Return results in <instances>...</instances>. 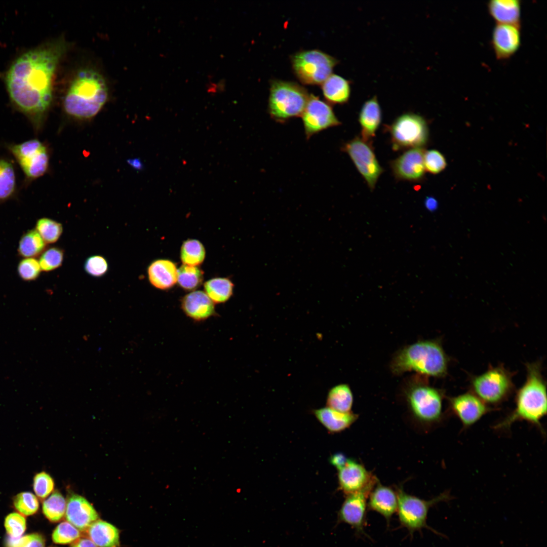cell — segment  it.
<instances>
[{"label":"cell","mask_w":547,"mask_h":547,"mask_svg":"<svg viewBox=\"0 0 547 547\" xmlns=\"http://www.w3.org/2000/svg\"><path fill=\"white\" fill-rule=\"evenodd\" d=\"M68 49L63 38L50 41L20 55L5 73L12 105L36 133L42 129L52 106L56 72Z\"/></svg>","instance_id":"1"},{"label":"cell","mask_w":547,"mask_h":547,"mask_svg":"<svg viewBox=\"0 0 547 547\" xmlns=\"http://www.w3.org/2000/svg\"><path fill=\"white\" fill-rule=\"evenodd\" d=\"M108 88L102 74L92 68L80 69L64 94L63 106L69 115L79 119L95 116L106 103Z\"/></svg>","instance_id":"2"},{"label":"cell","mask_w":547,"mask_h":547,"mask_svg":"<svg viewBox=\"0 0 547 547\" xmlns=\"http://www.w3.org/2000/svg\"><path fill=\"white\" fill-rule=\"evenodd\" d=\"M546 412L545 385L537 370L530 367L527 381L518 393L515 409L495 424L493 428L495 431H506L515 422L526 421L537 428L544 435L541 421Z\"/></svg>","instance_id":"3"},{"label":"cell","mask_w":547,"mask_h":547,"mask_svg":"<svg viewBox=\"0 0 547 547\" xmlns=\"http://www.w3.org/2000/svg\"><path fill=\"white\" fill-rule=\"evenodd\" d=\"M447 361L441 345L435 341L421 340L408 345L398 351L390 363L395 375L413 371L433 377L444 375Z\"/></svg>","instance_id":"4"},{"label":"cell","mask_w":547,"mask_h":547,"mask_svg":"<svg viewBox=\"0 0 547 547\" xmlns=\"http://www.w3.org/2000/svg\"><path fill=\"white\" fill-rule=\"evenodd\" d=\"M309 95L306 89L296 83L272 81L269 91L268 113L273 120L280 123L301 116Z\"/></svg>","instance_id":"5"},{"label":"cell","mask_w":547,"mask_h":547,"mask_svg":"<svg viewBox=\"0 0 547 547\" xmlns=\"http://www.w3.org/2000/svg\"><path fill=\"white\" fill-rule=\"evenodd\" d=\"M405 397L411 415L422 425L434 427L445 418L443 411V396L436 388L415 383L406 389Z\"/></svg>","instance_id":"6"},{"label":"cell","mask_w":547,"mask_h":547,"mask_svg":"<svg viewBox=\"0 0 547 547\" xmlns=\"http://www.w3.org/2000/svg\"><path fill=\"white\" fill-rule=\"evenodd\" d=\"M396 491L399 521L401 526L408 530L410 535L425 528L432 530L438 535H441L427 525L426 520L431 507L440 502L449 501L453 498L449 491H445L428 500L407 493L402 487L397 488Z\"/></svg>","instance_id":"7"},{"label":"cell","mask_w":547,"mask_h":547,"mask_svg":"<svg viewBox=\"0 0 547 547\" xmlns=\"http://www.w3.org/2000/svg\"><path fill=\"white\" fill-rule=\"evenodd\" d=\"M386 127L394 150L422 148L427 144L429 129L422 115L408 112L402 114Z\"/></svg>","instance_id":"8"},{"label":"cell","mask_w":547,"mask_h":547,"mask_svg":"<svg viewBox=\"0 0 547 547\" xmlns=\"http://www.w3.org/2000/svg\"><path fill=\"white\" fill-rule=\"evenodd\" d=\"M294 73L304 85H321L338 64L335 58L319 50L299 51L291 58Z\"/></svg>","instance_id":"9"},{"label":"cell","mask_w":547,"mask_h":547,"mask_svg":"<svg viewBox=\"0 0 547 547\" xmlns=\"http://www.w3.org/2000/svg\"><path fill=\"white\" fill-rule=\"evenodd\" d=\"M7 147L21 168L25 178L32 181L47 172L49 155L45 144L34 139L18 144H9Z\"/></svg>","instance_id":"10"},{"label":"cell","mask_w":547,"mask_h":547,"mask_svg":"<svg viewBox=\"0 0 547 547\" xmlns=\"http://www.w3.org/2000/svg\"><path fill=\"white\" fill-rule=\"evenodd\" d=\"M341 149L349 155L370 190H374L384 170L376 157L372 143L356 136L344 143Z\"/></svg>","instance_id":"11"},{"label":"cell","mask_w":547,"mask_h":547,"mask_svg":"<svg viewBox=\"0 0 547 547\" xmlns=\"http://www.w3.org/2000/svg\"><path fill=\"white\" fill-rule=\"evenodd\" d=\"M378 482L374 476L362 489L346 495L338 512L340 522L348 524L358 534L366 535L364 528L366 523L368 499L369 494Z\"/></svg>","instance_id":"12"},{"label":"cell","mask_w":547,"mask_h":547,"mask_svg":"<svg viewBox=\"0 0 547 547\" xmlns=\"http://www.w3.org/2000/svg\"><path fill=\"white\" fill-rule=\"evenodd\" d=\"M473 387L476 396L485 403L496 405L508 396L511 382L502 370L493 369L475 378Z\"/></svg>","instance_id":"13"},{"label":"cell","mask_w":547,"mask_h":547,"mask_svg":"<svg viewBox=\"0 0 547 547\" xmlns=\"http://www.w3.org/2000/svg\"><path fill=\"white\" fill-rule=\"evenodd\" d=\"M301 116L307 140L322 131L341 125L331 105L313 94H310Z\"/></svg>","instance_id":"14"},{"label":"cell","mask_w":547,"mask_h":547,"mask_svg":"<svg viewBox=\"0 0 547 547\" xmlns=\"http://www.w3.org/2000/svg\"><path fill=\"white\" fill-rule=\"evenodd\" d=\"M449 402V410L460 421L462 429L470 427L491 410L479 397L471 393L451 398Z\"/></svg>","instance_id":"15"},{"label":"cell","mask_w":547,"mask_h":547,"mask_svg":"<svg viewBox=\"0 0 547 547\" xmlns=\"http://www.w3.org/2000/svg\"><path fill=\"white\" fill-rule=\"evenodd\" d=\"M424 148L407 149L390 163L395 178L398 180L421 182L425 177L423 162Z\"/></svg>","instance_id":"16"},{"label":"cell","mask_w":547,"mask_h":547,"mask_svg":"<svg viewBox=\"0 0 547 547\" xmlns=\"http://www.w3.org/2000/svg\"><path fill=\"white\" fill-rule=\"evenodd\" d=\"M521 42L520 26L497 23L494 27L491 45L498 59L505 60L514 55Z\"/></svg>","instance_id":"17"},{"label":"cell","mask_w":547,"mask_h":547,"mask_svg":"<svg viewBox=\"0 0 547 547\" xmlns=\"http://www.w3.org/2000/svg\"><path fill=\"white\" fill-rule=\"evenodd\" d=\"M65 518L80 531L87 530L99 516L93 506L84 497L71 494L66 500Z\"/></svg>","instance_id":"18"},{"label":"cell","mask_w":547,"mask_h":547,"mask_svg":"<svg viewBox=\"0 0 547 547\" xmlns=\"http://www.w3.org/2000/svg\"><path fill=\"white\" fill-rule=\"evenodd\" d=\"M374 476L362 464L350 458L338 470L339 488L346 495L362 489Z\"/></svg>","instance_id":"19"},{"label":"cell","mask_w":547,"mask_h":547,"mask_svg":"<svg viewBox=\"0 0 547 547\" xmlns=\"http://www.w3.org/2000/svg\"><path fill=\"white\" fill-rule=\"evenodd\" d=\"M398 498L396 490L384 486L378 481L371 491L368 499V509L382 516L389 523L397 513Z\"/></svg>","instance_id":"20"},{"label":"cell","mask_w":547,"mask_h":547,"mask_svg":"<svg viewBox=\"0 0 547 547\" xmlns=\"http://www.w3.org/2000/svg\"><path fill=\"white\" fill-rule=\"evenodd\" d=\"M181 308L187 317L197 322L206 320L215 314L214 302L202 291L186 295L182 298Z\"/></svg>","instance_id":"21"},{"label":"cell","mask_w":547,"mask_h":547,"mask_svg":"<svg viewBox=\"0 0 547 547\" xmlns=\"http://www.w3.org/2000/svg\"><path fill=\"white\" fill-rule=\"evenodd\" d=\"M381 120V109L377 97L374 96L364 102L359 114L362 138L373 143V139L380 125Z\"/></svg>","instance_id":"22"},{"label":"cell","mask_w":547,"mask_h":547,"mask_svg":"<svg viewBox=\"0 0 547 547\" xmlns=\"http://www.w3.org/2000/svg\"><path fill=\"white\" fill-rule=\"evenodd\" d=\"M313 413L318 421L332 433L344 431L358 418V415L351 411L341 412L327 407L314 410Z\"/></svg>","instance_id":"23"},{"label":"cell","mask_w":547,"mask_h":547,"mask_svg":"<svg viewBox=\"0 0 547 547\" xmlns=\"http://www.w3.org/2000/svg\"><path fill=\"white\" fill-rule=\"evenodd\" d=\"M147 274L150 283L160 289L170 288L177 281L178 270L175 264L169 260L153 261L148 267Z\"/></svg>","instance_id":"24"},{"label":"cell","mask_w":547,"mask_h":547,"mask_svg":"<svg viewBox=\"0 0 547 547\" xmlns=\"http://www.w3.org/2000/svg\"><path fill=\"white\" fill-rule=\"evenodd\" d=\"M490 16L497 23L520 26L521 2L518 0H492L487 4Z\"/></svg>","instance_id":"25"},{"label":"cell","mask_w":547,"mask_h":547,"mask_svg":"<svg viewBox=\"0 0 547 547\" xmlns=\"http://www.w3.org/2000/svg\"><path fill=\"white\" fill-rule=\"evenodd\" d=\"M321 85L324 96L330 103L343 104L348 101L351 94L350 84L344 77L332 73Z\"/></svg>","instance_id":"26"},{"label":"cell","mask_w":547,"mask_h":547,"mask_svg":"<svg viewBox=\"0 0 547 547\" xmlns=\"http://www.w3.org/2000/svg\"><path fill=\"white\" fill-rule=\"evenodd\" d=\"M90 539L98 547H119V530L111 524L97 520L87 530Z\"/></svg>","instance_id":"27"},{"label":"cell","mask_w":547,"mask_h":547,"mask_svg":"<svg viewBox=\"0 0 547 547\" xmlns=\"http://www.w3.org/2000/svg\"><path fill=\"white\" fill-rule=\"evenodd\" d=\"M15 168L8 159L0 158V203L12 199L17 190Z\"/></svg>","instance_id":"28"},{"label":"cell","mask_w":547,"mask_h":547,"mask_svg":"<svg viewBox=\"0 0 547 547\" xmlns=\"http://www.w3.org/2000/svg\"><path fill=\"white\" fill-rule=\"evenodd\" d=\"M353 404V395L348 384H338L329 391L326 400L327 407L341 412H349Z\"/></svg>","instance_id":"29"},{"label":"cell","mask_w":547,"mask_h":547,"mask_svg":"<svg viewBox=\"0 0 547 547\" xmlns=\"http://www.w3.org/2000/svg\"><path fill=\"white\" fill-rule=\"evenodd\" d=\"M206 294L215 303L226 301L232 294L233 284L227 278L211 279L204 284Z\"/></svg>","instance_id":"30"},{"label":"cell","mask_w":547,"mask_h":547,"mask_svg":"<svg viewBox=\"0 0 547 547\" xmlns=\"http://www.w3.org/2000/svg\"><path fill=\"white\" fill-rule=\"evenodd\" d=\"M46 243L36 229L27 231L21 238L18 251L23 257L32 258L40 255L45 249Z\"/></svg>","instance_id":"31"},{"label":"cell","mask_w":547,"mask_h":547,"mask_svg":"<svg viewBox=\"0 0 547 547\" xmlns=\"http://www.w3.org/2000/svg\"><path fill=\"white\" fill-rule=\"evenodd\" d=\"M66 500L58 491L53 492L43 503L42 510L45 517L52 522L60 521L65 514Z\"/></svg>","instance_id":"32"},{"label":"cell","mask_w":547,"mask_h":547,"mask_svg":"<svg viewBox=\"0 0 547 547\" xmlns=\"http://www.w3.org/2000/svg\"><path fill=\"white\" fill-rule=\"evenodd\" d=\"M180 257L185 265L197 266L204 260L205 250L202 244L197 240H188L181 247Z\"/></svg>","instance_id":"33"},{"label":"cell","mask_w":547,"mask_h":547,"mask_svg":"<svg viewBox=\"0 0 547 547\" xmlns=\"http://www.w3.org/2000/svg\"><path fill=\"white\" fill-rule=\"evenodd\" d=\"M203 279V271L195 266L184 264L178 270V284L185 290L196 289L202 284Z\"/></svg>","instance_id":"34"},{"label":"cell","mask_w":547,"mask_h":547,"mask_svg":"<svg viewBox=\"0 0 547 547\" xmlns=\"http://www.w3.org/2000/svg\"><path fill=\"white\" fill-rule=\"evenodd\" d=\"M36 230L45 243L57 242L63 232L62 225L53 219L42 218L37 220Z\"/></svg>","instance_id":"35"},{"label":"cell","mask_w":547,"mask_h":547,"mask_svg":"<svg viewBox=\"0 0 547 547\" xmlns=\"http://www.w3.org/2000/svg\"><path fill=\"white\" fill-rule=\"evenodd\" d=\"M15 509L23 516L34 514L38 510L39 501L37 496L30 492H21L13 499Z\"/></svg>","instance_id":"36"},{"label":"cell","mask_w":547,"mask_h":547,"mask_svg":"<svg viewBox=\"0 0 547 547\" xmlns=\"http://www.w3.org/2000/svg\"><path fill=\"white\" fill-rule=\"evenodd\" d=\"M32 487L37 497L40 499H44L53 492L55 482L49 473L41 471L33 476Z\"/></svg>","instance_id":"37"},{"label":"cell","mask_w":547,"mask_h":547,"mask_svg":"<svg viewBox=\"0 0 547 547\" xmlns=\"http://www.w3.org/2000/svg\"><path fill=\"white\" fill-rule=\"evenodd\" d=\"M80 530L68 522H62L57 525L52 533V540L57 544H66L73 542L80 537Z\"/></svg>","instance_id":"38"},{"label":"cell","mask_w":547,"mask_h":547,"mask_svg":"<svg viewBox=\"0 0 547 547\" xmlns=\"http://www.w3.org/2000/svg\"><path fill=\"white\" fill-rule=\"evenodd\" d=\"M63 259V251L58 247H52L42 253L38 262L42 270L50 271L60 267Z\"/></svg>","instance_id":"39"},{"label":"cell","mask_w":547,"mask_h":547,"mask_svg":"<svg viewBox=\"0 0 547 547\" xmlns=\"http://www.w3.org/2000/svg\"><path fill=\"white\" fill-rule=\"evenodd\" d=\"M423 162L425 171L433 174L441 172L447 165L444 156L436 149L424 151Z\"/></svg>","instance_id":"40"},{"label":"cell","mask_w":547,"mask_h":547,"mask_svg":"<svg viewBox=\"0 0 547 547\" xmlns=\"http://www.w3.org/2000/svg\"><path fill=\"white\" fill-rule=\"evenodd\" d=\"M26 519L22 515L17 513H12L6 518L5 527L10 537L17 539L20 537L24 533L26 527Z\"/></svg>","instance_id":"41"},{"label":"cell","mask_w":547,"mask_h":547,"mask_svg":"<svg viewBox=\"0 0 547 547\" xmlns=\"http://www.w3.org/2000/svg\"><path fill=\"white\" fill-rule=\"evenodd\" d=\"M41 270L38 261L33 258H27L22 260L18 266L19 275L25 281L36 279L39 276Z\"/></svg>","instance_id":"42"},{"label":"cell","mask_w":547,"mask_h":547,"mask_svg":"<svg viewBox=\"0 0 547 547\" xmlns=\"http://www.w3.org/2000/svg\"><path fill=\"white\" fill-rule=\"evenodd\" d=\"M85 271L94 277H101L107 272L108 269L106 259L101 255L89 257L84 264Z\"/></svg>","instance_id":"43"},{"label":"cell","mask_w":547,"mask_h":547,"mask_svg":"<svg viewBox=\"0 0 547 547\" xmlns=\"http://www.w3.org/2000/svg\"><path fill=\"white\" fill-rule=\"evenodd\" d=\"M9 543L8 547H45V541L42 535L35 533L11 538Z\"/></svg>","instance_id":"44"},{"label":"cell","mask_w":547,"mask_h":547,"mask_svg":"<svg viewBox=\"0 0 547 547\" xmlns=\"http://www.w3.org/2000/svg\"><path fill=\"white\" fill-rule=\"evenodd\" d=\"M348 458L341 453H336L331 456L329 461L332 466L337 470L342 468L346 463Z\"/></svg>","instance_id":"45"},{"label":"cell","mask_w":547,"mask_h":547,"mask_svg":"<svg viewBox=\"0 0 547 547\" xmlns=\"http://www.w3.org/2000/svg\"><path fill=\"white\" fill-rule=\"evenodd\" d=\"M70 547H98L90 539L79 538L73 542Z\"/></svg>","instance_id":"46"},{"label":"cell","mask_w":547,"mask_h":547,"mask_svg":"<svg viewBox=\"0 0 547 547\" xmlns=\"http://www.w3.org/2000/svg\"><path fill=\"white\" fill-rule=\"evenodd\" d=\"M437 201L434 198L428 197L425 200V206L429 211H434L437 208Z\"/></svg>","instance_id":"47"},{"label":"cell","mask_w":547,"mask_h":547,"mask_svg":"<svg viewBox=\"0 0 547 547\" xmlns=\"http://www.w3.org/2000/svg\"><path fill=\"white\" fill-rule=\"evenodd\" d=\"M128 163L134 169L138 170H142L143 167L141 161L139 159H130L128 161Z\"/></svg>","instance_id":"48"}]
</instances>
